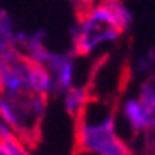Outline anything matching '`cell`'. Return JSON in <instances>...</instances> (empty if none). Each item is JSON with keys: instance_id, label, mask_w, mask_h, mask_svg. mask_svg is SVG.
Instances as JSON below:
<instances>
[{"instance_id": "52a82bcc", "label": "cell", "mask_w": 155, "mask_h": 155, "mask_svg": "<svg viewBox=\"0 0 155 155\" xmlns=\"http://www.w3.org/2000/svg\"><path fill=\"white\" fill-rule=\"evenodd\" d=\"M101 0H72L73 7H75V10L78 12H84V10L91 9V7H94V5H97Z\"/></svg>"}, {"instance_id": "8992f818", "label": "cell", "mask_w": 155, "mask_h": 155, "mask_svg": "<svg viewBox=\"0 0 155 155\" xmlns=\"http://www.w3.org/2000/svg\"><path fill=\"white\" fill-rule=\"evenodd\" d=\"M17 48V32L4 9H0V51L2 55Z\"/></svg>"}, {"instance_id": "5b68a950", "label": "cell", "mask_w": 155, "mask_h": 155, "mask_svg": "<svg viewBox=\"0 0 155 155\" xmlns=\"http://www.w3.org/2000/svg\"><path fill=\"white\" fill-rule=\"evenodd\" d=\"M89 85H82V87H70L68 91L63 94V106L65 111L72 119H75L78 116V113L82 111V107L85 106L87 99H89Z\"/></svg>"}, {"instance_id": "ba28073f", "label": "cell", "mask_w": 155, "mask_h": 155, "mask_svg": "<svg viewBox=\"0 0 155 155\" xmlns=\"http://www.w3.org/2000/svg\"><path fill=\"white\" fill-rule=\"evenodd\" d=\"M0 155H10L9 153V148H7V145H5V141L0 138Z\"/></svg>"}, {"instance_id": "277c9868", "label": "cell", "mask_w": 155, "mask_h": 155, "mask_svg": "<svg viewBox=\"0 0 155 155\" xmlns=\"http://www.w3.org/2000/svg\"><path fill=\"white\" fill-rule=\"evenodd\" d=\"M123 114L135 135L143 133L147 137L152 131H155V119L145 113V109L141 107L137 97H130V99L123 101Z\"/></svg>"}, {"instance_id": "7a4b0ae2", "label": "cell", "mask_w": 155, "mask_h": 155, "mask_svg": "<svg viewBox=\"0 0 155 155\" xmlns=\"http://www.w3.org/2000/svg\"><path fill=\"white\" fill-rule=\"evenodd\" d=\"M73 155H135L116 131V102L111 101L102 114L92 116L85 107L73 119Z\"/></svg>"}, {"instance_id": "3957f363", "label": "cell", "mask_w": 155, "mask_h": 155, "mask_svg": "<svg viewBox=\"0 0 155 155\" xmlns=\"http://www.w3.org/2000/svg\"><path fill=\"white\" fill-rule=\"evenodd\" d=\"M45 67L51 75V96L65 94L73 82V55L51 53Z\"/></svg>"}, {"instance_id": "6da1fadb", "label": "cell", "mask_w": 155, "mask_h": 155, "mask_svg": "<svg viewBox=\"0 0 155 155\" xmlns=\"http://www.w3.org/2000/svg\"><path fill=\"white\" fill-rule=\"evenodd\" d=\"M131 24V14L121 0H101L78 12L72 34V55L87 56L104 43L116 41Z\"/></svg>"}]
</instances>
